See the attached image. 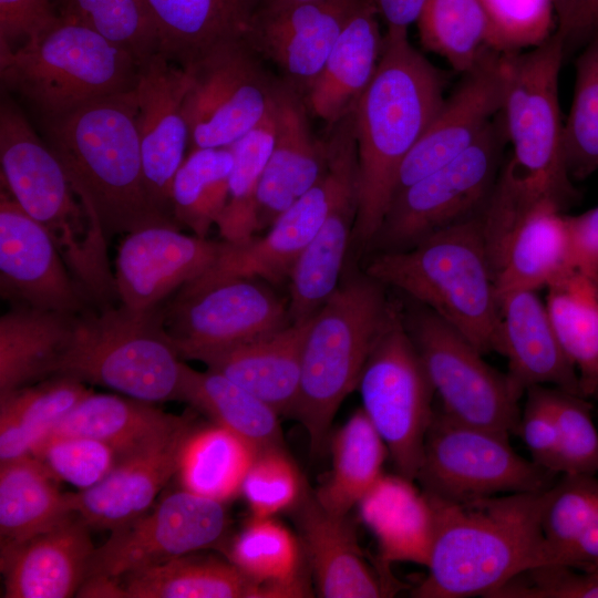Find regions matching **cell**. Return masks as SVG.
<instances>
[{"label":"cell","instance_id":"6da1fadb","mask_svg":"<svg viewBox=\"0 0 598 598\" xmlns=\"http://www.w3.org/2000/svg\"><path fill=\"white\" fill-rule=\"evenodd\" d=\"M445 75L409 41L388 29L375 73L358 100V213L353 241L364 249L393 199L402 162L444 102Z\"/></svg>","mask_w":598,"mask_h":598},{"label":"cell","instance_id":"7a4b0ae2","mask_svg":"<svg viewBox=\"0 0 598 598\" xmlns=\"http://www.w3.org/2000/svg\"><path fill=\"white\" fill-rule=\"evenodd\" d=\"M545 491L462 502L424 492L434 507L435 528L427 574L412 596L489 598L517 575L544 565Z\"/></svg>","mask_w":598,"mask_h":598},{"label":"cell","instance_id":"3957f363","mask_svg":"<svg viewBox=\"0 0 598 598\" xmlns=\"http://www.w3.org/2000/svg\"><path fill=\"white\" fill-rule=\"evenodd\" d=\"M51 150L106 236L175 224L153 200L144 177L135 90L43 118Z\"/></svg>","mask_w":598,"mask_h":598},{"label":"cell","instance_id":"277c9868","mask_svg":"<svg viewBox=\"0 0 598 598\" xmlns=\"http://www.w3.org/2000/svg\"><path fill=\"white\" fill-rule=\"evenodd\" d=\"M482 212L409 249L377 252L365 274L433 310L485 355L499 353L501 316Z\"/></svg>","mask_w":598,"mask_h":598},{"label":"cell","instance_id":"5b68a950","mask_svg":"<svg viewBox=\"0 0 598 598\" xmlns=\"http://www.w3.org/2000/svg\"><path fill=\"white\" fill-rule=\"evenodd\" d=\"M505 94L501 112L512 146L498 179L528 202L549 200L563 210L580 194L563 156V121L558 80L566 58L557 33L529 50L503 53Z\"/></svg>","mask_w":598,"mask_h":598},{"label":"cell","instance_id":"8992f818","mask_svg":"<svg viewBox=\"0 0 598 598\" xmlns=\"http://www.w3.org/2000/svg\"><path fill=\"white\" fill-rule=\"evenodd\" d=\"M392 301L385 286L365 274L339 285L312 316L291 415L307 431L313 455L324 443L340 404L358 388Z\"/></svg>","mask_w":598,"mask_h":598},{"label":"cell","instance_id":"52a82bcc","mask_svg":"<svg viewBox=\"0 0 598 598\" xmlns=\"http://www.w3.org/2000/svg\"><path fill=\"white\" fill-rule=\"evenodd\" d=\"M3 83L52 118L134 90L138 64L125 50L62 16L20 48L0 44Z\"/></svg>","mask_w":598,"mask_h":598},{"label":"cell","instance_id":"ba28073f","mask_svg":"<svg viewBox=\"0 0 598 598\" xmlns=\"http://www.w3.org/2000/svg\"><path fill=\"white\" fill-rule=\"evenodd\" d=\"M185 365L163 327L162 313L121 305L74 316L54 375L155 403L182 400Z\"/></svg>","mask_w":598,"mask_h":598},{"label":"cell","instance_id":"9c48e42d","mask_svg":"<svg viewBox=\"0 0 598 598\" xmlns=\"http://www.w3.org/2000/svg\"><path fill=\"white\" fill-rule=\"evenodd\" d=\"M358 388L363 411L384 441L396 473L414 481L434 413L435 391L409 336L399 301H392Z\"/></svg>","mask_w":598,"mask_h":598},{"label":"cell","instance_id":"30bf717a","mask_svg":"<svg viewBox=\"0 0 598 598\" xmlns=\"http://www.w3.org/2000/svg\"><path fill=\"white\" fill-rule=\"evenodd\" d=\"M558 475L520 456L509 435L434 411L416 478L427 495L462 502L540 492Z\"/></svg>","mask_w":598,"mask_h":598},{"label":"cell","instance_id":"8fae6325","mask_svg":"<svg viewBox=\"0 0 598 598\" xmlns=\"http://www.w3.org/2000/svg\"><path fill=\"white\" fill-rule=\"evenodd\" d=\"M505 140L503 122H492L470 148L398 193L368 250H405L481 213L503 165Z\"/></svg>","mask_w":598,"mask_h":598},{"label":"cell","instance_id":"7c38bea8","mask_svg":"<svg viewBox=\"0 0 598 598\" xmlns=\"http://www.w3.org/2000/svg\"><path fill=\"white\" fill-rule=\"evenodd\" d=\"M414 302L410 309L403 306L404 323L441 400V410L463 423L518 434L520 399L506 373L486 363L483 354L437 313Z\"/></svg>","mask_w":598,"mask_h":598},{"label":"cell","instance_id":"4fadbf2b","mask_svg":"<svg viewBox=\"0 0 598 598\" xmlns=\"http://www.w3.org/2000/svg\"><path fill=\"white\" fill-rule=\"evenodd\" d=\"M245 39L224 42L184 68L189 86L184 115L194 148L229 147L260 123L278 79Z\"/></svg>","mask_w":598,"mask_h":598},{"label":"cell","instance_id":"5bb4252c","mask_svg":"<svg viewBox=\"0 0 598 598\" xmlns=\"http://www.w3.org/2000/svg\"><path fill=\"white\" fill-rule=\"evenodd\" d=\"M163 327L181 358L207 357L291 323L289 301L257 279L224 280L177 293L162 313Z\"/></svg>","mask_w":598,"mask_h":598},{"label":"cell","instance_id":"9a60e30c","mask_svg":"<svg viewBox=\"0 0 598 598\" xmlns=\"http://www.w3.org/2000/svg\"><path fill=\"white\" fill-rule=\"evenodd\" d=\"M329 205L289 276L291 322L312 317L339 286L358 213V148L353 110L329 126L324 140Z\"/></svg>","mask_w":598,"mask_h":598},{"label":"cell","instance_id":"2e32d148","mask_svg":"<svg viewBox=\"0 0 598 598\" xmlns=\"http://www.w3.org/2000/svg\"><path fill=\"white\" fill-rule=\"evenodd\" d=\"M228 526L224 503L184 488L112 530L94 549L90 575L122 578L176 557L215 546Z\"/></svg>","mask_w":598,"mask_h":598},{"label":"cell","instance_id":"e0dca14e","mask_svg":"<svg viewBox=\"0 0 598 598\" xmlns=\"http://www.w3.org/2000/svg\"><path fill=\"white\" fill-rule=\"evenodd\" d=\"M195 426L190 415H174L118 455L95 486L70 493L71 507L90 528L111 532L146 513L176 474L183 447Z\"/></svg>","mask_w":598,"mask_h":598},{"label":"cell","instance_id":"ac0fdd59","mask_svg":"<svg viewBox=\"0 0 598 598\" xmlns=\"http://www.w3.org/2000/svg\"><path fill=\"white\" fill-rule=\"evenodd\" d=\"M223 245L185 235L176 224L148 225L127 233L115 258L121 305L137 312L155 311L172 292L206 272Z\"/></svg>","mask_w":598,"mask_h":598},{"label":"cell","instance_id":"d6986e66","mask_svg":"<svg viewBox=\"0 0 598 598\" xmlns=\"http://www.w3.org/2000/svg\"><path fill=\"white\" fill-rule=\"evenodd\" d=\"M504 94L503 53L491 51L464 73L402 162L394 196L470 148L501 112Z\"/></svg>","mask_w":598,"mask_h":598},{"label":"cell","instance_id":"ffe728a7","mask_svg":"<svg viewBox=\"0 0 598 598\" xmlns=\"http://www.w3.org/2000/svg\"><path fill=\"white\" fill-rule=\"evenodd\" d=\"M0 278L2 292L22 306L75 316L87 299L48 231L3 193Z\"/></svg>","mask_w":598,"mask_h":598},{"label":"cell","instance_id":"44dd1931","mask_svg":"<svg viewBox=\"0 0 598 598\" xmlns=\"http://www.w3.org/2000/svg\"><path fill=\"white\" fill-rule=\"evenodd\" d=\"M363 1L322 0L276 11L258 9L245 40L259 56L274 62L303 97Z\"/></svg>","mask_w":598,"mask_h":598},{"label":"cell","instance_id":"7402d4cb","mask_svg":"<svg viewBox=\"0 0 598 598\" xmlns=\"http://www.w3.org/2000/svg\"><path fill=\"white\" fill-rule=\"evenodd\" d=\"M188 86L187 70L161 53L138 66L134 90L144 177L153 200L167 214L173 179L189 141L184 115Z\"/></svg>","mask_w":598,"mask_h":598},{"label":"cell","instance_id":"603a6c76","mask_svg":"<svg viewBox=\"0 0 598 598\" xmlns=\"http://www.w3.org/2000/svg\"><path fill=\"white\" fill-rule=\"evenodd\" d=\"M328 205L329 182L324 173L311 189L275 220L266 235L237 245L224 241L215 264L184 286L179 293L236 278L262 279L272 283L289 279L295 264L321 225Z\"/></svg>","mask_w":598,"mask_h":598},{"label":"cell","instance_id":"cb8c5ba5","mask_svg":"<svg viewBox=\"0 0 598 598\" xmlns=\"http://www.w3.org/2000/svg\"><path fill=\"white\" fill-rule=\"evenodd\" d=\"M274 102V143L258 190L259 230L270 227L311 189L327 167L324 141L312 135L303 97L283 79H278Z\"/></svg>","mask_w":598,"mask_h":598},{"label":"cell","instance_id":"d4e9b609","mask_svg":"<svg viewBox=\"0 0 598 598\" xmlns=\"http://www.w3.org/2000/svg\"><path fill=\"white\" fill-rule=\"evenodd\" d=\"M499 353L507 359V379L522 399L529 388L554 386L582 395L576 368L568 359L536 290H515L498 298ZM584 396V395H582Z\"/></svg>","mask_w":598,"mask_h":598},{"label":"cell","instance_id":"484cf974","mask_svg":"<svg viewBox=\"0 0 598 598\" xmlns=\"http://www.w3.org/2000/svg\"><path fill=\"white\" fill-rule=\"evenodd\" d=\"M296 520L319 596L375 598L396 591L390 577L377 576L365 563L348 515L328 512L306 492L296 505Z\"/></svg>","mask_w":598,"mask_h":598},{"label":"cell","instance_id":"4316f807","mask_svg":"<svg viewBox=\"0 0 598 598\" xmlns=\"http://www.w3.org/2000/svg\"><path fill=\"white\" fill-rule=\"evenodd\" d=\"M90 527L71 515L54 528L1 549L6 598H69L85 579L94 553Z\"/></svg>","mask_w":598,"mask_h":598},{"label":"cell","instance_id":"83f0119b","mask_svg":"<svg viewBox=\"0 0 598 598\" xmlns=\"http://www.w3.org/2000/svg\"><path fill=\"white\" fill-rule=\"evenodd\" d=\"M312 317L204 359L208 370L243 386L279 415L290 414L300 385L302 350Z\"/></svg>","mask_w":598,"mask_h":598},{"label":"cell","instance_id":"f1b7e54d","mask_svg":"<svg viewBox=\"0 0 598 598\" xmlns=\"http://www.w3.org/2000/svg\"><path fill=\"white\" fill-rule=\"evenodd\" d=\"M363 524L374 536L381 564L412 563L426 567L435 513L430 497L413 480L382 474L357 504Z\"/></svg>","mask_w":598,"mask_h":598},{"label":"cell","instance_id":"f546056e","mask_svg":"<svg viewBox=\"0 0 598 598\" xmlns=\"http://www.w3.org/2000/svg\"><path fill=\"white\" fill-rule=\"evenodd\" d=\"M378 14L372 0L361 3L303 96L308 111L328 126L353 110L375 73L383 44Z\"/></svg>","mask_w":598,"mask_h":598},{"label":"cell","instance_id":"4dcf8cb0","mask_svg":"<svg viewBox=\"0 0 598 598\" xmlns=\"http://www.w3.org/2000/svg\"><path fill=\"white\" fill-rule=\"evenodd\" d=\"M159 53L187 68L213 48L245 39L262 0H146Z\"/></svg>","mask_w":598,"mask_h":598},{"label":"cell","instance_id":"1f68e13d","mask_svg":"<svg viewBox=\"0 0 598 598\" xmlns=\"http://www.w3.org/2000/svg\"><path fill=\"white\" fill-rule=\"evenodd\" d=\"M565 210L546 200L517 224L495 274L497 299L515 290H539L575 266Z\"/></svg>","mask_w":598,"mask_h":598},{"label":"cell","instance_id":"d6a6232c","mask_svg":"<svg viewBox=\"0 0 598 598\" xmlns=\"http://www.w3.org/2000/svg\"><path fill=\"white\" fill-rule=\"evenodd\" d=\"M546 564L598 569V477L561 474L542 509Z\"/></svg>","mask_w":598,"mask_h":598},{"label":"cell","instance_id":"836d02e7","mask_svg":"<svg viewBox=\"0 0 598 598\" xmlns=\"http://www.w3.org/2000/svg\"><path fill=\"white\" fill-rule=\"evenodd\" d=\"M73 318L28 306L1 316L0 395L54 375Z\"/></svg>","mask_w":598,"mask_h":598},{"label":"cell","instance_id":"e575fe53","mask_svg":"<svg viewBox=\"0 0 598 598\" xmlns=\"http://www.w3.org/2000/svg\"><path fill=\"white\" fill-rule=\"evenodd\" d=\"M32 455L0 463L1 549L48 532L74 514L70 493Z\"/></svg>","mask_w":598,"mask_h":598},{"label":"cell","instance_id":"d590c367","mask_svg":"<svg viewBox=\"0 0 598 598\" xmlns=\"http://www.w3.org/2000/svg\"><path fill=\"white\" fill-rule=\"evenodd\" d=\"M546 289L555 333L590 399L598 386V271L575 265Z\"/></svg>","mask_w":598,"mask_h":598},{"label":"cell","instance_id":"8d00e7d4","mask_svg":"<svg viewBox=\"0 0 598 598\" xmlns=\"http://www.w3.org/2000/svg\"><path fill=\"white\" fill-rule=\"evenodd\" d=\"M92 391L84 382L53 375L0 395V463L31 454L34 446Z\"/></svg>","mask_w":598,"mask_h":598},{"label":"cell","instance_id":"74e56055","mask_svg":"<svg viewBox=\"0 0 598 598\" xmlns=\"http://www.w3.org/2000/svg\"><path fill=\"white\" fill-rule=\"evenodd\" d=\"M128 598H261L229 559L186 554L122 578Z\"/></svg>","mask_w":598,"mask_h":598},{"label":"cell","instance_id":"f35d334b","mask_svg":"<svg viewBox=\"0 0 598 598\" xmlns=\"http://www.w3.org/2000/svg\"><path fill=\"white\" fill-rule=\"evenodd\" d=\"M301 543L272 517H257L234 538L229 560L261 589V598L306 597Z\"/></svg>","mask_w":598,"mask_h":598},{"label":"cell","instance_id":"ab89813d","mask_svg":"<svg viewBox=\"0 0 598 598\" xmlns=\"http://www.w3.org/2000/svg\"><path fill=\"white\" fill-rule=\"evenodd\" d=\"M182 401L188 402L257 451L283 446L279 414L266 402L233 382L208 370L184 369Z\"/></svg>","mask_w":598,"mask_h":598},{"label":"cell","instance_id":"60d3db41","mask_svg":"<svg viewBox=\"0 0 598 598\" xmlns=\"http://www.w3.org/2000/svg\"><path fill=\"white\" fill-rule=\"evenodd\" d=\"M330 476L315 496L336 515H348L383 474L386 445L362 410L355 411L331 442Z\"/></svg>","mask_w":598,"mask_h":598},{"label":"cell","instance_id":"b9f144b4","mask_svg":"<svg viewBox=\"0 0 598 598\" xmlns=\"http://www.w3.org/2000/svg\"><path fill=\"white\" fill-rule=\"evenodd\" d=\"M258 451L248 442L214 424L194 429L175 475L182 488L225 503L239 493Z\"/></svg>","mask_w":598,"mask_h":598},{"label":"cell","instance_id":"7bdbcfd3","mask_svg":"<svg viewBox=\"0 0 598 598\" xmlns=\"http://www.w3.org/2000/svg\"><path fill=\"white\" fill-rule=\"evenodd\" d=\"M173 416L156 409L151 402L92 392L45 436L90 437L109 444L121 455Z\"/></svg>","mask_w":598,"mask_h":598},{"label":"cell","instance_id":"ee69618b","mask_svg":"<svg viewBox=\"0 0 598 598\" xmlns=\"http://www.w3.org/2000/svg\"><path fill=\"white\" fill-rule=\"evenodd\" d=\"M275 92V91H274ZM275 135V102L258 125L229 146L234 166L226 207L217 221L228 244L247 243L259 230L258 190Z\"/></svg>","mask_w":598,"mask_h":598},{"label":"cell","instance_id":"f6af8a7d","mask_svg":"<svg viewBox=\"0 0 598 598\" xmlns=\"http://www.w3.org/2000/svg\"><path fill=\"white\" fill-rule=\"evenodd\" d=\"M234 155L229 147L194 148L177 169L172 184L176 220L206 237L217 225L229 194Z\"/></svg>","mask_w":598,"mask_h":598},{"label":"cell","instance_id":"bcb514c9","mask_svg":"<svg viewBox=\"0 0 598 598\" xmlns=\"http://www.w3.org/2000/svg\"><path fill=\"white\" fill-rule=\"evenodd\" d=\"M416 22L421 44L457 72L473 70L494 51L480 0H426Z\"/></svg>","mask_w":598,"mask_h":598},{"label":"cell","instance_id":"7dc6e473","mask_svg":"<svg viewBox=\"0 0 598 598\" xmlns=\"http://www.w3.org/2000/svg\"><path fill=\"white\" fill-rule=\"evenodd\" d=\"M571 106L563 126V156L574 182L598 169V38L587 43L576 62Z\"/></svg>","mask_w":598,"mask_h":598},{"label":"cell","instance_id":"c3c4849f","mask_svg":"<svg viewBox=\"0 0 598 598\" xmlns=\"http://www.w3.org/2000/svg\"><path fill=\"white\" fill-rule=\"evenodd\" d=\"M128 52L138 66L159 53L146 0H61V14Z\"/></svg>","mask_w":598,"mask_h":598},{"label":"cell","instance_id":"681fc988","mask_svg":"<svg viewBox=\"0 0 598 598\" xmlns=\"http://www.w3.org/2000/svg\"><path fill=\"white\" fill-rule=\"evenodd\" d=\"M306 492L305 481L283 446L258 451L241 485V494L257 517H272L296 507Z\"/></svg>","mask_w":598,"mask_h":598},{"label":"cell","instance_id":"f907efd6","mask_svg":"<svg viewBox=\"0 0 598 598\" xmlns=\"http://www.w3.org/2000/svg\"><path fill=\"white\" fill-rule=\"evenodd\" d=\"M55 480L87 489L100 483L114 467L118 454L106 443L84 436H45L32 450Z\"/></svg>","mask_w":598,"mask_h":598},{"label":"cell","instance_id":"816d5d0a","mask_svg":"<svg viewBox=\"0 0 598 598\" xmlns=\"http://www.w3.org/2000/svg\"><path fill=\"white\" fill-rule=\"evenodd\" d=\"M559 433L558 474L598 475V430L588 398L547 386Z\"/></svg>","mask_w":598,"mask_h":598},{"label":"cell","instance_id":"f5cc1de1","mask_svg":"<svg viewBox=\"0 0 598 598\" xmlns=\"http://www.w3.org/2000/svg\"><path fill=\"white\" fill-rule=\"evenodd\" d=\"M488 22L491 48L513 53L538 47L556 29L553 0H480Z\"/></svg>","mask_w":598,"mask_h":598},{"label":"cell","instance_id":"db71d44e","mask_svg":"<svg viewBox=\"0 0 598 598\" xmlns=\"http://www.w3.org/2000/svg\"><path fill=\"white\" fill-rule=\"evenodd\" d=\"M491 598H598V569L539 565L523 571Z\"/></svg>","mask_w":598,"mask_h":598},{"label":"cell","instance_id":"11a10c76","mask_svg":"<svg viewBox=\"0 0 598 598\" xmlns=\"http://www.w3.org/2000/svg\"><path fill=\"white\" fill-rule=\"evenodd\" d=\"M520 413L518 434L528 448L532 461L558 474L559 433L557 422L544 385L529 388Z\"/></svg>","mask_w":598,"mask_h":598},{"label":"cell","instance_id":"9f6ffc18","mask_svg":"<svg viewBox=\"0 0 598 598\" xmlns=\"http://www.w3.org/2000/svg\"><path fill=\"white\" fill-rule=\"evenodd\" d=\"M51 0H0V44L8 45L42 33L56 20Z\"/></svg>","mask_w":598,"mask_h":598},{"label":"cell","instance_id":"6f0895ef","mask_svg":"<svg viewBox=\"0 0 598 598\" xmlns=\"http://www.w3.org/2000/svg\"><path fill=\"white\" fill-rule=\"evenodd\" d=\"M556 29L566 55L598 38V0H553Z\"/></svg>","mask_w":598,"mask_h":598},{"label":"cell","instance_id":"680465c9","mask_svg":"<svg viewBox=\"0 0 598 598\" xmlns=\"http://www.w3.org/2000/svg\"><path fill=\"white\" fill-rule=\"evenodd\" d=\"M566 218L575 265L598 271V206Z\"/></svg>","mask_w":598,"mask_h":598},{"label":"cell","instance_id":"91938a15","mask_svg":"<svg viewBox=\"0 0 598 598\" xmlns=\"http://www.w3.org/2000/svg\"><path fill=\"white\" fill-rule=\"evenodd\" d=\"M388 29H405L416 22L426 0H372Z\"/></svg>","mask_w":598,"mask_h":598},{"label":"cell","instance_id":"94428289","mask_svg":"<svg viewBox=\"0 0 598 598\" xmlns=\"http://www.w3.org/2000/svg\"><path fill=\"white\" fill-rule=\"evenodd\" d=\"M75 596L84 598H128L118 578L103 575L86 576Z\"/></svg>","mask_w":598,"mask_h":598},{"label":"cell","instance_id":"6125c7cd","mask_svg":"<svg viewBox=\"0 0 598 598\" xmlns=\"http://www.w3.org/2000/svg\"><path fill=\"white\" fill-rule=\"evenodd\" d=\"M322 1V0H262L259 9L266 11H276L301 3Z\"/></svg>","mask_w":598,"mask_h":598},{"label":"cell","instance_id":"be15d7a7","mask_svg":"<svg viewBox=\"0 0 598 598\" xmlns=\"http://www.w3.org/2000/svg\"><path fill=\"white\" fill-rule=\"evenodd\" d=\"M590 399H594L598 403V386Z\"/></svg>","mask_w":598,"mask_h":598}]
</instances>
